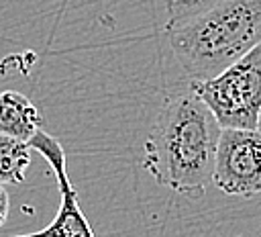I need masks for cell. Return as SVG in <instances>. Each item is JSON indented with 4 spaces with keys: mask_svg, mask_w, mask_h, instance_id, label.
<instances>
[{
    "mask_svg": "<svg viewBox=\"0 0 261 237\" xmlns=\"http://www.w3.org/2000/svg\"><path fill=\"white\" fill-rule=\"evenodd\" d=\"M220 123L206 102L188 88L161 104L145 139L143 170L186 198H202L212 184Z\"/></svg>",
    "mask_w": 261,
    "mask_h": 237,
    "instance_id": "cell-1",
    "label": "cell"
},
{
    "mask_svg": "<svg viewBox=\"0 0 261 237\" xmlns=\"http://www.w3.org/2000/svg\"><path fill=\"white\" fill-rule=\"evenodd\" d=\"M212 184L230 196L261 192V129H222Z\"/></svg>",
    "mask_w": 261,
    "mask_h": 237,
    "instance_id": "cell-4",
    "label": "cell"
},
{
    "mask_svg": "<svg viewBox=\"0 0 261 237\" xmlns=\"http://www.w3.org/2000/svg\"><path fill=\"white\" fill-rule=\"evenodd\" d=\"M39 129L41 114L31 98L14 90L0 92V133L31 141Z\"/></svg>",
    "mask_w": 261,
    "mask_h": 237,
    "instance_id": "cell-6",
    "label": "cell"
},
{
    "mask_svg": "<svg viewBox=\"0 0 261 237\" xmlns=\"http://www.w3.org/2000/svg\"><path fill=\"white\" fill-rule=\"evenodd\" d=\"M259 129H261V118H259Z\"/></svg>",
    "mask_w": 261,
    "mask_h": 237,
    "instance_id": "cell-9",
    "label": "cell"
},
{
    "mask_svg": "<svg viewBox=\"0 0 261 237\" xmlns=\"http://www.w3.org/2000/svg\"><path fill=\"white\" fill-rule=\"evenodd\" d=\"M29 143L37 153L43 155V159L53 170L61 202H59V208H57L53 221L47 227H43L41 231L16 235V237H96L90 221L86 219V215L80 206L77 190L69 180L67 165H65V153H63L61 143L43 129H39L35 133V137H31Z\"/></svg>",
    "mask_w": 261,
    "mask_h": 237,
    "instance_id": "cell-5",
    "label": "cell"
},
{
    "mask_svg": "<svg viewBox=\"0 0 261 237\" xmlns=\"http://www.w3.org/2000/svg\"><path fill=\"white\" fill-rule=\"evenodd\" d=\"M165 37L190 80H208L261 43V0H167Z\"/></svg>",
    "mask_w": 261,
    "mask_h": 237,
    "instance_id": "cell-2",
    "label": "cell"
},
{
    "mask_svg": "<svg viewBox=\"0 0 261 237\" xmlns=\"http://www.w3.org/2000/svg\"><path fill=\"white\" fill-rule=\"evenodd\" d=\"M33 147L29 141L0 133V184H22L24 172L31 165Z\"/></svg>",
    "mask_w": 261,
    "mask_h": 237,
    "instance_id": "cell-7",
    "label": "cell"
},
{
    "mask_svg": "<svg viewBox=\"0 0 261 237\" xmlns=\"http://www.w3.org/2000/svg\"><path fill=\"white\" fill-rule=\"evenodd\" d=\"M8 210H10V198H8V192L4 190V186L0 184V227L6 223Z\"/></svg>",
    "mask_w": 261,
    "mask_h": 237,
    "instance_id": "cell-8",
    "label": "cell"
},
{
    "mask_svg": "<svg viewBox=\"0 0 261 237\" xmlns=\"http://www.w3.org/2000/svg\"><path fill=\"white\" fill-rule=\"evenodd\" d=\"M222 129H259L261 43L208 80H190Z\"/></svg>",
    "mask_w": 261,
    "mask_h": 237,
    "instance_id": "cell-3",
    "label": "cell"
}]
</instances>
